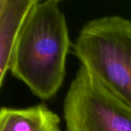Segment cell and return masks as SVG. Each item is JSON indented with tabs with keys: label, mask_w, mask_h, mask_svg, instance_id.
I'll return each mask as SVG.
<instances>
[{
	"label": "cell",
	"mask_w": 131,
	"mask_h": 131,
	"mask_svg": "<svg viewBox=\"0 0 131 131\" xmlns=\"http://www.w3.org/2000/svg\"><path fill=\"white\" fill-rule=\"evenodd\" d=\"M65 131H131V109L80 65L64 100Z\"/></svg>",
	"instance_id": "3957f363"
},
{
	"label": "cell",
	"mask_w": 131,
	"mask_h": 131,
	"mask_svg": "<svg viewBox=\"0 0 131 131\" xmlns=\"http://www.w3.org/2000/svg\"><path fill=\"white\" fill-rule=\"evenodd\" d=\"M74 51L81 64L110 94L131 109V21L96 18L80 30Z\"/></svg>",
	"instance_id": "7a4b0ae2"
},
{
	"label": "cell",
	"mask_w": 131,
	"mask_h": 131,
	"mask_svg": "<svg viewBox=\"0 0 131 131\" xmlns=\"http://www.w3.org/2000/svg\"><path fill=\"white\" fill-rule=\"evenodd\" d=\"M37 0H0V86L9 71L12 51L31 9Z\"/></svg>",
	"instance_id": "277c9868"
},
{
	"label": "cell",
	"mask_w": 131,
	"mask_h": 131,
	"mask_svg": "<svg viewBox=\"0 0 131 131\" xmlns=\"http://www.w3.org/2000/svg\"><path fill=\"white\" fill-rule=\"evenodd\" d=\"M58 0H37L15 45L9 71L36 97L52 98L62 86L71 39Z\"/></svg>",
	"instance_id": "6da1fadb"
},
{
	"label": "cell",
	"mask_w": 131,
	"mask_h": 131,
	"mask_svg": "<svg viewBox=\"0 0 131 131\" xmlns=\"http://www.w3.org/2000/svg\"><path fill=\"white\" fill-rule=\"evenodd\" d=\"M60 124L59 116L45 104L0 109V131H61Z\"/></svg>",
	"instance_id": "5b68a950"
}]
</instances>
